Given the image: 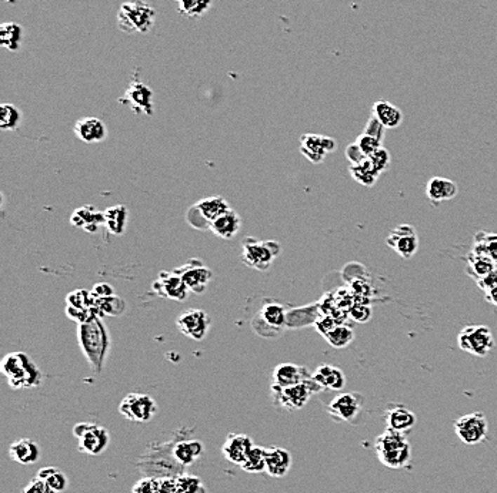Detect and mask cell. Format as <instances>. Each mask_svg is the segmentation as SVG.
Segmentation results:
<instances>
[{
	"mask_svg": "<svg viewBox=\"0 0 497 493\" xmlns=\"http://www.w3.org/2000/svg\"><path fill=\"white\" fill-rule=\"evenodd\" d=\"M182 429L176 431L168 442H156L147 446V450L140 455L138 461V471L143 476H153L157 479L178 478L185 473L182 466L173 457V445L180 436Z\"/></svg>",
	"mask_w": 497,
	"mask_h": 493,
	"instance_id": "6da1fadb",
	"label": "cell"
},
{
	"mask_svg": "<svg viewBox=\"0 0 497 493\" xmlns=\"http://www.w3.org/2000/svg\"><path fill=\"white\" fill-rule=\"evenodd\" d=\"M77 339L83 355L91 368L100 374L105 368L106 358L110 348V337L100 317L77 325Z\"/></svg>",
	"mask_w": 497,
	"mask_h": 493,
	"instance_id": "7a4b0ae2",
	"label": "cell"
},
{
	"mask_svg": "<svg viewBox=\"0 0 497 493\" xmlns=\"http://www.w3.org/2000/svg\"><path fill=\"white\" fill-rule=\"evenodd\" d=\"M2 374L13 389H32L44 381V374L32 358L22 351L9 352L2 360Z\"/></svg>",
	"mask_w": 497,
	"mask_h": 493,
	"instance_id": "3957f363",
	"label": "cell"
},
{
	"mask_svg": "<svg viewBox=\"0 0 497 493\" xmlns=\"http://www.w3.org/2000/svg\"><path fill=\"white\" fill-rule=\"evenodd\" d=\"M375 452L382 465L390 469H403L410 465L411 446L406 433L386 429L376 438Z\"/></svg>",
	"mask_w": 497,
	"mask_h": 493,
	"instance_id": "277c9868",
	"label": "cell"
},
{
	"mask_svg": "<svg viewBox=\"0 0 497 493\" xmlns=\"http://www.w3.org/2000/svg\"><path fill=\"white\" fill-rule=\"evenodd\" d=\"M156 20V12L145 0H132L123 4L117 13V26L121 32L147 33Z\"/></svg>",
	"mask_w": 497,
	"mask_h": 493,
	"instance_id": "5b68a950",
	"label": "cell"
},
{
	"mask_svg": "<svg viewBox=\"0 0 497 493\" xmlns=\"http://www.w3.org/2000/svg\"><path fill=\"white\" fill-rule=\"evenodd\" d=\"M323 391L322 386L314 381L313 374L309 379L292 385L287 388L272 386V396L274 405L283 408L286 411H299L306 407V403L310 400L312 395Z\"/></svg>",
	"mask_w": 497,
	"mask_h": 493,
	"instance_id": "8992f818",
	"label": "cell"
},
{
	"mask_svg": "<svg viewBox=\"0 0 497 493\" xmlns=\"http://www.w3.org/2000/svg\"><path fill=\"white\" fill-rule=\"evenodd\" d=\"M280 244L277 241H260L249 237L243 241L240 261L258 271H267L273 261L280 254Z\"/></svg>",
	"mask_w": 497,
	"mask_h": 493,
	"instance_id": "52a82bcc",
	"label": "cell"
},
{
	"mask_svg": "<svg viewBox=\"0 0 497 493\" xmlns=\"http://www.w3.org/2000/svg\"><path fill=\"white\" fill-rule=\"evenodd\" d=\"M73 435L77 439L79 451L91 457L102 455L110 443V433L107 429L93 422L76 424Z\"/></svg>",
	"mask_w": 497,
	"mask_h": 493,
	"instance_id": "ba28073f",
	"label": "cell"
},
{
	"mask_svg": "<svg viewBox=\"0 0 497 493\" xmlns=\"http://www.w3.org/2000/svg\"><path fill=\"white\" fill-rule=\"evenodd\" d=\"M230 210L227 201L220 196L207 197L187 210L186 220L196 230H211L212 222Z\"/></svg>",
	"mask_w": 497,
	"mask_h": 493,
	"instance_id": "9c48e42d",
	"label": "cell"
},
{
	"mask_svg": "<svg viewBox=\"0 0 497 493\" xmlns=\"http://www.w3.org/2000/svg\"><path fill=\"white\" fill-rule=\"evenodd\" d=\"M157 411V402L149 393H128L119 403L120 415L132 422H150Z\"/></svg>",
	"mask_w": 497,
	"mask_h": 493,
	"instance_id": "30bf717a",
	"label": "cell"
},
{
	"mask_svg": "<svg viewBox=\"0 0 497 493\" xmlns=\"http://www.w3.org/2000/svg\"><path fill=\"white\" fill-rule=\"evenodd\" d=\"M462 351L475 356H486L494 348V338L487 325H466L458 335Z\"/></svg>",
	"mask_w": 497,
	"mask_h": 493,
	"instance_id": "8fae6325",
	"label": "cell"
},
{
	"mask_svg": "<svg viewBox=\"0 0 497 493\" xmlns=\"http://www.w3.org/2000/svg\"><path fill=\"white\" fill-rule=\"evenodd\" d=\"M364 396L357 392L340 393L331 399L327 405V412L338 422L356 424L364 408Z\"/></svg>",
	"mask_w": 497,
	"mask_h": 493,
	"instance_id": "7c38bea8",
	"label": "cell"
},
{
	"mask_svg": "<svg viewBox=\"0 0 497 493\" xmlns=\"http://www.w3.org/2000/svg\"><path fill=\"white\" fill-rule=\"evenodd\" d=\"M287 311L286 306L277 302L265 304L252 321L253 330L263 337H276L286 328Z\"/></svg>",
	"mask_w": 497,
	"mask_h": 493,
	"instance_id": "4fadbf2b",
	"label": "cell"
},
{
	"mask_svg": "<svg viewBox=\"0 0 497 493\" xmlns=\"http://www.w3.org/2000/svg\"><path fill=\"white\" fill-rule=\"evenodd\" d=\"M66 316L72 321L77 323V325L100 317L92 291L76 290L70 292L66 297Z\"/></svg>",
	"mask_w": 497,
	"mask_h": 493,
	"instance_id": "5bb4252c",
	"label": "cell"
},
{
	"mask_svg": "<svg viewBox=\"0 0 497 493\" xmlns=\"http://www.w3.org/2000/svg\"><path fill=\"white\" fill-rule=\"evenodd\" d=\"M454 432L466 445H479L487 439L489 422L483 412H472L454 421Z\"/></svg>",
	"mask_w": 497,
	"mask_h": 493,
	"instance_id": "9a60e30c",
	"label": "cell"
},
{
	"mask_svg": "<svg viewBox=\"0 0 497 493\" xmlns=\"http://www.w3.org/2000/svg\"><path fill=\"white\" fill-rule=\"evenodd\" d=\"M211 323V317L207 316L204 311L197 308H189L179 313L176 327L179 332L185 337L194 341H201L203 338H206L207 332H209Z\"/></svg>",
	"mask_w": 497,
	"mask_h": 493,
	"instance_id": "2e32d148",
	"label": "cell"
},
{
	"mask_svg": "<svg viewBox=\"0 0 497 493\" xmlns=\"http://www.w3.org/2000/svg\"><path fill=\"white\" fill-rule=\"evenodd\" d=\"M176 271L183 278L189 291L194 294H203L206 288L209 287V283L213 277L211 268H207L201 261L193 258L183 264L182 266L176 268Z\"/></svg>",
	"mask_w": 497,
	"mask_h": 493,
	"instance_id": "e0dca14e",
	"label": "cell"
},
{
	"mask_svg": "<svg viewBox=\"0 0 497 493\" xmlns=\"http://www.w3.org/2000/svg\"><path fill=\"white\" fill-rule=\"evenodd\" d=\"M386 244L395 250L404 259L411 258L419 250V236L414 227L409 224H402L390 231Z\"/></svg>",
	"mask_w": 497,
	"mask_h": 493,
	"instance_id": "ac0fdd59",
	"label": "cell"
},
{
	"mask_svg": "<svg viewBox=\"0 0 497 493\" xmlns=\"http://www.w3.org/2000/svg\"><path fill=\"white\" fill-rule=\"evenodd\" d=\"M336 147L338 143L335 139L320 136V134L306 133L300 137V153L314 164H320L329 153L336 150Z\"/></svg>",
	"mask_w": 497,
	"mask_h": 493,
	"instance_id": "d6986e66",
	"label": "cell"
},
{
	"mask_svg": "<svg viewBox=\"0 0 497 493\" xmlns=\"http://www.w3.org/2000/svg\"><path fill=\"white\" fill-rule=\"evenodd\" d=\"M152 288L157 295L173 301H185L189 292V288L176 270L161 271Z\"/></svg>",
	"mask_w": 497,
	"mask_h": 493,
	"instance_id": "ffe728a7",
	"label": "cell"
},
{
	"mask_svg": "<svg viewBox=\"0 0 497 493\" xmlns=\"http://www.w3.org/2000/svg\"><path fill=\"white\" fill-rule=\"evenodd\" d=\"M253 446L255 445L251 436L244 433H230L222 446V454L230 464L241 466L251 455Z\"/></svg>",
	"mask_w": 497,
	"mask_h": 493,
	"instance_id": "44dd1931",
	"label": "cell"
},
{
	"mask_svg": "<svg viewBox=\"0 0 497 493\" xmlns=\"http://www.w3.org/2000/svg\"><path fill=\"white\" fill-rule=\"evenodd\" d=\"M124 103H128L135 113H143L147 116L153 114V93L150 88L139 80H133L126 93L121 97Z\"/></svg>",
	"mask_w": 497,
	"mask_h": 493,
	"instance_id": "7402d4cb",
	"label": "cell"
},
{
	"mask_svg": "<svg viewBox=\"0 0 497 493\" xmlns=\"http://www.w3.org/2000/svg\"><path fill=\"white\" fill-rule=\"evenodd\" d=\"M192 431H183L180 432V436L173 445V457L175 459L182 465V466H190L193 465L203 454L204 447L203 443L199 439H190L186 438L190 435Z\"/></svg>",
	"mask_w": 497,
	"mask_h": 493,
	"instance_id": "603a6c76",
	"label": "cell"
},
{
	"mask_svg": "<svg viewBox=\"0 0 497 493\" xmlns=\"http://www.w3.org/2000/svg\"><path fill=\"white\" fill-rule=\"evenodd\" d=\"M74 134L76 137L86 143V144H95V143H102L107 137V128L106 124L96 117H83L76 121L74 124Z\"/></svg>",
	"mask_w": 497,
	"mask_h": 493,
	"instance_id": "cb8c5ba5",
	"label": "cell"
},
{
	"mask_svg": "<svg viewBox=\"0 0 497 493\" xmlns=\"http://www.w3.org/2000/svg\"><path fill=\"white\" fill-rule=\"evenodd\" d=\"M72 226L85 230L86 233H96L99 227L105 226V214L95 205L86 204L79 207L70 215Z\"/></svg>",
	"mask_w": 497,
	"mask_h": 493,
	"instance_id": "d4e9b609",
	"label": "cell"
},
{
	"mask_svg": "<svg viewBox=\"0 0 497 493\" xmlns=\"http://www.w3.org/2000/svg\"><path fill=\"white\" fill-rule=\"evenodd\" d=\"M312 377V374H309V371L305 367L296 365V364H280L273 370V375H272V386H277V388H287L292 385H298L306 379H309Z\"/></svg>",
	"mask_w": 497,
	"mask_h": 493,
	"instance_id": "484cf974",
	"label": "cell"
},
{
	"mask_svg": "<svg viewBox=\"0 0 497 493\" xmlns=\"http://www.w3.org/2000/svg\"><path fill=\"white\" fill-rule=\"evenodd\" d=\"M385 421L387 429L407 433L410 429L414 428L418 422L416 414L410 411L406 405H389V408L385 412Z\"/></svg>",
	"mask_w": 497,
	"mask_h": 493,
	"instance_id": "4316f807",
	"label": "cell"
},
{
	"mask_svg": "<svg viewBox=\"0 0 497 493\" xmlns=\"http://www.w3.org/2000/svg\"><path fill=\"white\" fill-rule=\"evenodd\" d=\"M292 455L284 447H266V473L272 478H283L292 468Z\"/></svg>",
	"mask_w": 497,
	"mask_h": 493,
	"instance_id": "83f0119b",
	"label": "cell"
},
{
	"mask_svg": "<svg viewBox=\"0 0 497 493\" xmlns=\"http://www.w3.org/2000/svg\"><path fill=\"white\" fill-rule=\"evenodd\" d=\"M458 184L444 177H432L426 186V196L433 204L450 201L458 196Z\"/></svg>",
	"mask_w": 497,
	"mask_h": 493,
	"instance_id": "f1b7e54d",
	"label": "cell"
},
{
	"mask_svg": "<svg viewBox=\"0 0 497 493\" xmlns=\"http://www.w3.org/2000/svg\"><path fill=\"white\" fill-rule=\"evenodd\" d=\"M9 455L16 464L33 465L40 459V447L34 440L22 438L11 445Z\"/></svg>",
	"mask_w": 497,
	"mask_h": 493,
	"instance_id": "f546056e",
	"label": "cell"
},
{
	"mask_svg": "<svg viewBox=\"0 0 497 493\" xmlns=\"http://www.w3.org/2000/svg\"><path fill=\"white\" fill-rule=\"evenodd\" d=\"M314 381L322 386V389L340 391L346 385V377L343 371L333 365H320L313 372Z\"/></svg>",
	"mask_w": 497,
	"mask_h": 493,
	"instance_id": "4dcf8cb0",
	"label": "cell"
},
{
	"mask_svg": "<svg viewBox=\"0 0 497 493\" xmlns=\"http://www.w3.org/2000/svg\"><path fill=\"white\" fill-rule=\"evenodd\" d=\"M241 229V218L232 208L215 220L211 226V231L223 240H232Z\"/></svg>",
	"mask_w": 497,
	"mask_h": 493,
	"instance_id": "1f68e13d",
	"label": "cell"
},
{
	"mask_svg": "<svg viewBox=\"0 0 497 493\" xmlns=\"http://www.w3.org/2000/svg\"><path fill=\"white\" fill-rule=\"evenodd\" d=\"M371 116L386 128H396L403 121L402 110L386 100L375 102L371 107Z\"/></svg>",
	"mask_w": 497,
	"mask_h": 493,
	"instance_id": "d6a6232c",
	"label": "cell"
},
{
	"mask_svg": "<svg viewBox=\"0 0 497 493\" xmlns=\"http://www.w3.org/2000/svg\"><path fill=\"white\" fill-rule=\"evenodd\" d=\"M105 214V227L113 236H121L126 230L129 211L123 204L112 205L103 211Z\"/></svg>",
	"mask_w": 497,
	"mask_h": 493,
	"instance_id": "836d02e7",
	"label": "cell"
},
{
	"mask_svg": "<svg viewBox=\"0 0 497 493\" xmlns=\"http://www.w3.org/2000/svg\"><path fill=\"white\" fill-rule=\"evenodd\" d=\"M319 317V305L293 308L287 311L286 328H305L306 325L316 324Z\"/></svg>",
	"mask_w": 497,
	"mask_h": 493,
	"instance_id": "e575fe53",
	"label": "cell"
},
{
	"mask_svg": "<svg viewBox=\"0 0 497 493\" xmlns=\"http://www.w3.org/2000/svg\"><path fill=\"white\" fill-rule=\"evenodd\" d=\"M350 175L359 184L364 187H373L379 180L380 173L376 170V167L373 166V163L367 157L364 161L350 166Z\"/></svg>",
	"mask_w": 497,
	"mask_h": 493,
	"instance_id": "d590c367",
	"label": "cell"
},
{
	"mask_svg": "<svg viewBox=\"0 0 497 493\" xmlns=\"http://www.w3.org/2000/svg\"><path fill=\"white\" fill-rule=\"evenodd\" d=\"M23 40V27L15 22H6L0 26V44L2 48L16 52Z\"/></svg>",
	"mask_w": 497,
	"mask_h": 493,
	"instance_id": "8d00e7d4",
	"label": "cell"
},
{
	"mask_svg": "<svg viewBox=\"0 0 497 493\" xmlns=\"http://www.w3.org/2000/svg\"><path fill=\"white\" fill-rule=\"evenodd\" d=\"M36 476L44 479L56 493H62L69 487V478L63 471L56 466L41 468Z\"/></svg>",
	"mask_w": 497,
	"mask_h": 493,
	"instance_id": "74e56055",
	"label": "cell"
},
{
	"mask_svg": "<svg viewBox=\"0 0 497 493\" xmlns=\"http://www.w3.org/2000/svg\"><path fill=\"white\" fill-rule=\"evenodd\" d=\"M96 308L99 311V316L103 317H119L126 311V301L117 295L105 297L96 299Z\"/></svg>",
	"mask_w": 497,
	"mask_h": 493,
	"instance_id": "f35d334b",
	"label": "cell"
},
{
	"mask_svg": "<svg viewBox=\"0 0 497 493\" xmlns=\"http://www.w3.org/2000/svg\"><path fill=\"white\" fill-rule=\"evenodd\" d=\"M324 338L333 348L342 349L353 342L354 331L346 324H338Z\"/></svg>",
	"mask_w": 497,
	"mask_h": 493,
	"instance_id": "ab89813d",
	"label": "cell"
},
{
	"mask_svg": "<svg viewBox=\"0 0 497 493\" xmlns=\"http://www.w3.org/2000/svg\"><path fill=\"white\" fill-rule=\"evenodd\" d=\"M244 472L259 475L266 472V447L253 446V450L246 459V462L240 466Z\"/></svg>",
	"mask_w": 497,
	"mask_h": 493,
	"instance_id": "60d3db41",
	"label": "cell"
},
{
	"mask_svg": "<svg viewBox=\"0 0 497 493\" xmlns=\"http://www.w3.org/2000/svg\"><path fill=\"white\" fill-rule=\"evenodd\" d=\"M179 12L190 19L203 16L212 6V0H178Z\"/></svg>",
	"mask_w": 497,
	"mask_h": 493,
	"instance_id": "b9f144b4",
	"label": "cell"
},
{
	"mask_svg": "<svg viewBox=\"0 0 497 493\" xmlns=\"http://www.w3.org/2000/svg\"><path fill=\"white\" fill-rule=\"evenodd\" d=\"M468 270L470 271V274L476 276V280L480 277H484L487 274H490L491 271H494V261L490 257L486 255H480L476 252H472L469 255V266Z\"/></svg>",
	"mask_w": 497,
	"mask_h": 493,
	"instance_id": "7bdbcfd3",
	"label": "cell"
},
{
	"mask_svg": "<svg viewBox=\"0 0 497 493\" xmlns=\"http://www.w3.org/2000/svg\"><path fill=\"white\" fill-rule=\"evenodd\" d=\"M20 123L22 114L15 104L5 103L0 106V127H2V130L13 131L20 126Z\"/></svg>",
	"mask_w": 497,
	"mask_h": 493,
	"instance_id": "ee69618b",
	"label": "cell"
},
{
	"mask_svg": "<svg viewBox=\"0 0 497 493\" xmlns=\"http://www.w3.org/2000/svg\"><path fill=\"white\" fill-rule=\"evenodd\" d=\"M179 487L183 493H207V489L203 483V480L194 475L190 473H182L176 478Z\"/></svg>",
	"mask_w": 497,
	"mask_h": 493,
	"instance_id": "f6af8a7d",
	"label": "cell"
},
{
	"mask_svg": "<svg viewBox=\"0 0 497 493\" xmlns=\"http://www.w3.org/2000/svg\"><path fill=\"white\" fill-rule=\"evenodd\" d=\"M132 493H160V479L153 476H142L135 482Z\"/></svg>",
	"mask_w": 497,
	"mask_h": 493,
	"instance_id": "bcb514c9",
	"label": "cell"
},
{
	"mask_svg": "<svg viewBox=\"0 0 497 493\" xmlns=\"http://www.w3.org/2000/svg\"><path fill=\"white\" fill-rule=\"evenodd\" d=\"M473 252L490 257L494 261V264H497V236H491L482 240L480 244L475 245Z\"/></svg>",
	"mask_w": 497,
	"mask_h": 493,
	"instance_id": "7dc6e473",
	"label": "cell"
},
{
	"mask_svg": "<svg viewBox=\"0 0 497 493\" xmlns=\"http://www.w3.org/2000/svg\"><path fill=\"white\" fill-rule=\"evenodd\" d=\"M354 143L360 147V150H362L367 157L371 156L373 153H375L376 150H379V149L382 147V142H380L379 139H376V137L370 136V134H367V133L360 134V136L356 139Z\"/></svg>",
	"mask_w": 497,
	"mask_h": 493,
	"instance_id": "c3c4849f",
	"label": "cell"
},
{
	"mask_svg": "<svg viewBox=\"0 0 497 493\" xmlns=\"http://www.w3.org/2000/svg\"><path fill=\"white\" fill-rule=\"evenodd\" d=\"M369 160L373 163V166L376 167V170L379 173H383L390 166V153L382 146L379 150H376L371 156H369Z\"/></svg>",
	"mask_w": 497,
	"mask_h": 493,
	"instance_id": "681fc988",
	"label": "cell"
},
{
	"mask_svg": "<svg viewBox=\"0 0 497 493\" xmlns=\"http://www.w3.org/2000/svg\"><path fill=\"white\" fill-rule=\"evenodd\" d=\"M349 316L353 318L356 323L364 324L371 318V309L366 304H354L349 309Z\"/></svg>",
	"mask_w": 497,
	"mask_h": 493,
	"instance_id": "f907efd6",
	"label": "cell"
},
{
	"mask_svg": "<svg viewBox=\"0 0 497 493\" xmlns=\"http://www.w3.org/2000/svg\"><path fill=\"white\" fill-rule=\"evenodd\" d=\"M22 493H56L44 479L34 476L22 490Z\"/></svg>",
	"mask_w": 497,
	"mask_h": 493,
	"instance_id": "816d5d0a",
	"label": "cell"
},
{
	"mask_svg": "<svg viewBox=\"0 0 497 493\" xmlns=\"http://www.w3.org/2000/svg\"><path fill=\"white\" fill-rule=\"evenodd\" d=\"M385 130H386L385 126H382L375 117L370 116L363 133H367V134H370V136L376 137V139H379L382 142L383 137H385Z\"/></svg>",
	"mask_w": 497,
	"mask_h": 493,
	"instance_id": "f5cc1de1",
	"label": "cell"
},
{
	"mask_svg": "<svg viewBox=\"0 0 497 493\" xmlns=\"http://www.w3.org/2000/svg\"><path fill=\"white\" fill-rule=\"evenodd\" d=\"M338 324H340V323H338L331 316H322L317 318L314 325H316L317 332L322 334L323 337H326Z\"/></svg>",
	"mask_w": 497,
	"mask_h": 493,
	"instance_id": "db71d44e",
	"label": "cell"
},
{
	"mask_svg": "<svg viewBox=\"0 0 497 493\" xmlns=\"http://www.w3.org/2000/svg\"><path fill=\"white\" fill-rule=\"evenodd\" d=\"M346 157L352 164H359L367 158V156L360 150V147L356 143H352L346 149Z\"/></svg>",
	"mask_w": 497,
	"mask_h": 493,
	"instance_id": "11a10c76",
	"label": "cell"
},
{
	"mask_svg": "<svg viewBox=\"0 0 497 493\" xmlns=\"http://www.w3.org/2000/svg\"><path fill=\"white\" fill-rule=\"evenodd\" d=\"M92 295L95 297V299H99V298L112 297L116 294H114V288L110 284L99 283V284H95V287L92 288Z\"/></svg>",
	"mask_w": 497,
	"mask_h": 493,
	"instance_id": "9f6ffc18",
	"label": "cell"
},
{
	"mask_svg": "<svg viewBox=\"0 0 497 493\" xmlns=\"http://www.w3.org/2000/svg\"><path fill=\"white\" fill-rule=\"evenodd\" d=\"M160 493H183L176 478L160 479Z\"/></svg>",
	"mask_w": 497,
	"mask_h": 493,
	"instance_id": "6f0895ef",
	"label": "cell"
},
{
	"mask_svg": "<svg viewBox=\"0 0 497 493\" xmlns=\"http://www.w3.org/2000/svg\"><path fill=\"white\" fill-rule=\"evenodd\" d=\"M477 285L480 290H483L484 292L497 287V270L491 271L490 274L484 276V277H480L477 278Z\"/></svg>",
	"mask_w": 497,
	"mask_h": 493,
	"instance_id": "680465c9",
	"label": "cell"
},
{
	"mask_svg": "<svg viewBox=\"0 0 497 493\" xmlns=\"http://www.w3.org/2000/svg\"><path fill=\"white\" fill-rule=\"evenodd\" d=\"M484 298H486V301H487L489 304L497 306V287H494V288L486 291V292H484Z\"/></svg>",
	"mask_w": 497,
	"mask_h": 493,
	"instance_id": "91938a15",
	"label": "cell"
}]
</instances>
